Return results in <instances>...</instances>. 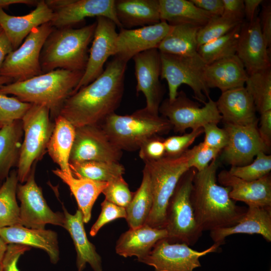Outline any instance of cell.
Here are the masks:
<instances>
[{"label": "cell", "instance_id": "obj_48", "mask_svg": "<svg viewBox=\"0 0 271 271\" xmlns=\"http://www.w3.org/2000/svg\"><path fill=\"white\" fill-rule=\"evenodd\" d=\"M165 153L164 140L158 136L145 141L139 149V157L144 162L160 159Z\"/></svg>", "mask_w": 271, "mask_h": 271}, {"label": "cell", "instance_id": "obj_34", "mask_svg": "<svg viewBox=\"0 0 271 271\" xmlns=\"http://www.w3.org/2000/svg\"><path fill=\"white\" fill-rule=\"evenodd\" d=\"M172 26L158 48L159 52L183 56L198 54L197 33L201 27L190 24Z\"/></svg>", "mask_w": 271, "mask_h": 271}, {"label": "cell", "instance_id": "obj_7", "mask_svg": "<svg viewBox=\"0 0 271 271\" xmlns=\"http://www.w3.org/2000/svg\"><path fill=\"white\" fill-rule=\"evenodd\" d=\"M196 171L191 168L182 176L168 203L164 228L167 233L166 239L170 243L194 245L202 236L191 201Z\"/></svg>", "mask_w": 271, "mask_h": 271}, {"label": "cell", "instance_id": "obj_37", "mask_svg": "<svg viewBox=\"0 0 271 271\" xmlns=\"http://www.w3.org/2000/svg\"><path fill=\"white\" fill-rule=\"evenodd\" d=\"M69 166L74 177L106 182L122 176L125 171L119 162L86 161L70 164Z\"/></svg>", "mask_w": 271, "mask_h": 271}, {"label": "cell", "instance_id": "obj_33", "mask_svg": "<svg viewBox=\"0 0 271 271\" xmlns=\"http://www.w3.org/2000/svg\"><path fill=\"white\" fill-rule=\"evenodd\" d=\"M23 135L22 120L4 124L0 128V182L17 165Z\"/></svg>", "mask_w": 271, "mask_h": 271}, {"label": "cell", "instance_id": "obj_29", "mask_svg": "<svg viewBox=\"0 0 271 271\" xmlns=\"http://www.w3.org/2000/svg\"><path fill=\"white\" fill-rule=\"evenodd\" d=\"M115 9L122 28L142 27L161 22L159 0H117Z\"/></svg>", "mask_w": 271, "mask_h": 271}, {"label": "cell", "instance_id": "obj_22", "mask_svg": "<svg viewBox=\"0 0 271 271\" xmlns=\"http://www.w3.org/2000/svg\"><path fill=\"white\" fill-rule=\"evenodd\" d=\"M53 17L54 11L43 0L32 12L21 16L10 15L0 8V26L15 50L34 29L50 22Z\"/></svg>", "mask_w": 271, "mask_h": 271}, {"label": "cell", "instance_id": "obj_52", "mask_svg": "<svg viewBox=\"0 0 271 271\" xmlns=\"http://www.w3.org/2000/svg\"><path fill=\"white\" fill-rule=\"evenodd\" d=\"M260 114L258 132L261 140L269 149L271 145V110Z\"/></svg>", "mask_w": 271, "mask_h": 271}, {"label": "cell", "instance_id": "obj_3", "mask_svg": "<svg viewBox=\"0 0 271 271\" xmlns=\"http://www.w3.org/2000/svg\"><path fill=\"white\" fill-rule=\"evenodd\" d=\"M84 71L55 69L29 79L0 86V93L12 94L20 100L45 105L58 114L66 99L73 94ZM56 115V116H57Z\"/></svg>", "mask_w": 271, "mask_h": 271}, {"label": "cell", "instance_id": "obj_38", "mask_svg": "<svg viewBox=\"0 0 271 271\" xmlns=\"http://www.w3.org/2000/svg\"><path fill=\"white\" fill-rule=\"evenodd\" d=\"M242 24L223 36L198 47L197 53L206 65L236 55Z\"/></svg>", "mask_w": 271, "mask_h": 271}, {"label": "cell", "instance_id": "obj_35", "mask_svg": "<svg viewBox=\"0 0 271 271\" xmlns=\"http://www.w3.org/2000/svg\"><path fill=\"white\" fill-rule=\"evenodd\" d=\"M141 186L133 193L132 199L125 208V219L130 228L146 224L153 205V196L150 178L144 167Z\"/></svg>", "mask_w": 271, "mask_h": 271}, {"label": "cell", "instance_id": "obj_57", "mask_svg": "<svg viewBox=\"0 0 271 271\" xmlns=\"http://www.w3.org/2000/svg\"><path fill=\"white\" fill-rule=\"evenodd\" d=\"M8 244L0 235V263H1L7 248Z\"/></svg>", "mask_w": 271, "mask_h": 271}, {"label": "cell", "instance_id": "obj_61", "mask_svg": "<svg viewBox=\"0 0 271 271\" xmlns=\"http://www.w3.org/2000/svg\"><path fill=\"white\" fill-rule=\"evenodd\" d=\"M3 125L2 124H0V128L3 126Z\"/></svg>", "mask_w": 271, "mask_h": 271}, {"label": "cell", "instance_id": "obj_27", "mask_svg": "<svg viewBox=\"0 0 271 271\" xmlns=\"http://www.w3.org/2000/svg\"><path fill=\"white\" fill-rule=\"evenodd\" d=\"M248 74L235 55L206 65L204 78L207 87L221 92L245 86Z\"/></svg>", "mask_w": 271, "mask_h": 271}, {"label": "cell", "instance_id": "obj_18", "mask_svg": "<svg viewBox=\"0 0 271 271\" xmlns=\"http://www.w3.org/2000/svg\"><path fill=\"white\" fill-rule=\"evenodd\" d=\"M236 55L242 62L248 75L270 68V59L258 17L241 24Z\"/></svg>", "mask_w": 271, "mask_h": 271}, {"label": "cell", "instance_id": "obj_45", "mask_svg": "<svg viewBox=\"0 0 271 271\" xmlns=\"http://www.w3.org/2000/svg\"><path fill=\"white\" fill-rule=\"evenodd\" d=\"M188 151L190 167L197 172L205 169L213 160L217 158L221 152L206 146L203 142L188 150Z\"/></svg>", "mask_w": 271, "mask_h": 271}, {"label": "cell", "instance_id": "obj_25", "mask_svg": "<svg viewBox=\"0 0 271 271\" xmlns=\"http://www.w3.org/2000/svg\"><path fill=\"white\" fill-rule=\"evenodd\" d=\"M0 235L7 244H19L44 250L53 264L59 259L58 236L54 231L29 228L17 224L0 228Z\"/></svg>", "mask_w": 271, "mask_h": 271}, {"label": "cell", "instance_id": "obj_55", "mask_svg": "<svg viewBox=\"0 0 271 271\" xmlns=\"http://www.w3.org/2000/svg\"><path fill=\"white\" fill-rule=\"evenodd\" d=\"M262 0H245L244 2V18L246 22H251L256 18L255 13L258 7L261 4Z\"/></svg>", "mask_w": 271, "mask_h": 271}, {"label": "cell", "instance_id": "obj_30", "mask_svg": "<svg viewBox=\"0 0 271 271\" xmlns=\"http://www.w3.org/2000/svg\"><path fill=\"white\" fill-rule=\"evenodd\" d=\"M52 172L69 187L76 199L79 209L82 213L84 222L88 223L91 219L93 206L107 186L108 182L76 177L59 168Z\"/></svg>", "mask_w": 271, "mask_h": 271}, {"label": "cell", "instance_id": "obj_46", "mask_svg": "<svg viewBox=\"0 0 271 271\" xmlns=\"http://www.w3.org/2000/svg\"><path fill=\"white\" fill-rule=\"evenodd\" d=\"M101 206L100 214L89 232L92 237L95 236L101 228L107 223L118 218L126 217V210L124 207L117 206L105 199L101 203Z\"/></svg>", "mask_w": 271, "mask_h": 271}, {"label": "cell", "instance_id": "obj_49", "mask_svg": "<svg viewBox=\"0 0 271 271\" xmlns=\"http://www.w3.org/2000/svg\"><path fill=\"white\" fill-rule=\"evenodd\" d=\"M30 249V246L19 244H8L1 262L2 271H20L18 262L20 256Z\"/></svg>", "mask_w": 271, "mask_h": 271}, {"label": "cell", "instance_id": "obj_32", "mask_svg": "<svg viewBox=\"0 0 271 271\" xmlns=\"http://www.w3.org/2000/svg\"><path fill=\"white\" fill-rule=\"evenodd\" d=\"M161 21L171 26L190 24L200 27L213 17L190 0H159Z\"/></svg>", "mask_w": 271, "mask_h": 271}, {"label": "cell", "instance_id": "obj_43", "mask_svg": "<svg viewBox=\"0 0 271 271\" xmlns=\"http://www.w3.org/2000/svg\"><path fill=\"white\" fill-rule=\"evenodd\" d=\"M102 193L105 200L125 208L129 205L133 195L122 176L108 182Z\"/></svg>", "mask_w": 271, "mask_h": 271}, {"label": "cell", "instance_id": "obj_16", "mask_svg": "<svg viewBox=\"0 0 271 271\" xmlns=\"http://www.w3.org/2000/svg\"><path fill=\"white\" fill-rule=\"evenodd\" d=\"M96 25L86 68L74 92L97 79L103 72L108 58L115 54L116 25L103 17L96 18Z\"/></svg>", "mask_w": 271, "mask_h": 271}, {"label": "cell", "instance_id": "obj_58", "mask_svg": "<svg viewBox=\"0 0 271 271\" xmlns=\"http://www.w3.org/2000/svg\"><path fill=\"white\" fill-rule=\"evenodd\" d=\"M14 82V80L7 77L0 76V86Z\"/></svg>", "mask_w": 271, "mask_h": 271}, {"label": "cell", "instance_id": "obj_2", "mask_svg": "<svg viewBox=\"0 0 271 271\" xmlns=\"http://www.w3.org/2000/svg\"><path fill=\"white\" fill-rule=\"evenodd\" d=\"M218 165L216 158L205 169L196 171L193 179L191 201L196 221L202 231L233 226L247 210L230 198L229 187L217 184Z\"/></svg>", "mask_w": 271, "mask_h": 271}, {"label": "cell", "instance_id": "obj_62", "mask_svg": "<svg viewBox=\"0 0 271 271\" xmlns=\"http://www.w3.org/2000/svg\"><path fill=\"white\" fill-rule=\"evenodd\" d=\"M1 185H2V184H1V182H0V187H1Z\"/></svg>", "mask_w": 271, "mask_h": 271}, {"label": "cell", "instance_id": "obj_31", "mask_svg": "<svg viewBox=\"0 0 271 271\" xmlns=\"http://www.w3.org/2000/svg\"><path fill=\"white\" fill-rule=\"evenodd\" d=\"M75 134V127L67 119L57 115L49 141L47 151L50 157L63 172L72 175L69 159Z\"/></svg>", "mask_w": 271, "mask_h": 271}, {"label": "cell", "instance_id": "obj_17", "mask_svg": "<svg viewBox=\"0 0 271 271\" xmlns=\"http://www.w3.org/2000/svg\"><path fill=\"white\" fill-rule=\"evenodd\" d=\"M132 59L134 64L137 94L143 93L146 100L145 108L151 113L159 115L163 95L160 81V53L158 49H153L138 54Z\"/></svg>", "mask_w": 271, "mask_h": 271}, {"label": "cell", "instance_id": "obj_56", "mask_svg": "<svg viewBox=\"0 0 271 271\" xmlns=\"http://www.w3.org/2000/svg\"><path fill=\"white\" fill-rule=\"evenodd\" d=\"M35 1L32 0H0V8H3L11 5L24 4H33Z\"/></svg>", "mask_w": 271, "mask_h": 271}, {"label": "cell", "instance_id": "obj_1", "mask_svg": "<svg viewBox=\"0 0 271 271\" xmlns=\"http://www.w3.org/2000/svg\"><path fill=\"white\" fill-rule=\"evenodd\" d=\"M127 62L114 56L97 79L66 99L58 115L75 128L101 124L120 105Z\"/></svg>", "mask_w": 271, "mask_h": 271}, {"label": "cell", "instance_id": "obj_24", "mask_svg": "<svg viewBox=\"0 0 271 271\" xmlns=\"http://www.w3.org/2000/svg\"><path fill=\"white\" fill-rule=\"evenodd\" d=\"M214 242L220 246L225 238L235 234H257L271 241V207H248L245 213L235 225L210 231Z\"/></svg>", "mask_w": 271, "mask_h": 271}, {"label": "cell", "instance_id": "obj_8", "mask_svg": "<svg viewBox=\"0 0 271 271\" xmlns=\"http://www.w3.org/2000/svg\"><path fill=\"white\" fill-rule=\"evenodd\" d=\"M50 113L46 105L33 104L22 119L24 139L17 171L21 183L26 181L33 167L47 151L54 127Z\"/></svg>", "mask_w": 271, "mask_h": 271}, {"label": "cell", "instance_id": "obj_15", "mask_svg": "<svg viewBox=\"0 0 271 271\" xmlns=\"http://www.w3.org/2000/svg\"><path fill=\"white\" fill-rule=\"evenodd\" d=\"M257 123L238 125L225 123L228 140L222 150V159L231 166H242L251 163L260 152L266 153L269 149L258 132Z\"/></svg>", "mask_w": 271, "mask_h": 271}, {"label": "cell", "instance_id": "obj_60", "mask_svg": "<svg viewBox=\"0 0 271 271\" xmlns=\"http://www.w3.org/2000/svg\"><path fill=\"white\" fill-rule=\"evenodd\" d=\"M2 31H3V30H2V28H1V27L0 26V32H2Z\"/></svg>", "mask_w": 271, "mask_h": 271}, {"label": "cell", "instance_id": "obj_6", "mask_svg": "<svg viewBox=\"0 0 271 271\" xmlns=\"http://www.w3.org/2000/svg\"><path fill=\"white\" fill-rule=\"evenodd\" d=\"M188 150L177 157L144 162L151 181L153 205L146 224L164 228L167 207L182 176L191 169Z\"/></svg>", "mask_w": 271, "mask_h": 271}, {"label": "cell", "instance_id": "obj_54", "mask_svg": "<svg viewBox=\"0 0 271 271\" xmlns=\"http://www.w3.org/2000/svg\"><path fill=\"white\" fill-rule=\"evenodd\" d=\"M13 50L10 41L2 31L0 32V70L6 57Z\"/></svg>", "mask_w": 271, "mask_h": 271}, {"label": "cell", "instance_id": "obj_19", "mask_svg": "<svg viewBox=\"0 0 271 271\" xmlns=\"http://www.w3.org/2000/svg\"><path fill=\"white\" fill-rule=\"evenodd\" d=\"M172 27L161 21L134 29H120L116 38L115 56L128 62L138 54L158 49Z\"/></svg>", "mask_w": 271, "mask_h": 271}, {"label": "cell", "instance_id": "obj_23", "mask_svg": "<svg viewBox=\"0 0 271 271\" xmlns=\"http://www.w3.org/2000/svg\"><path fill=\"white\" fill-rule=\"evenodd\" d=\"M216 103L224 123L247 125L258 122L253 100L245 86L222 92Z\"/></svg>", "mask_w": 271, "mask_h": 271}, {"label": "cell", "instance_id": "obj_50", "mask_svg": "<svg viewBox=\"0 0 271 271\" xmlns=\"http://www.w3.org/2000/svg\"><path fill=\"white\" fill-rule=\"evenodd\" d=\"M262 8L259 18L262 35L267 48L271 47V3L262 1Z\"/></svg>", "mask_w": 271, "mask_h": 271}, {"label": "cell", "instance_id": "obj_21", "mask_svg": "<svg viewBox=\"0 0 271 271\" xmlns=\"http://www.w3.org/2000/svg\"><path fill=\"white\" fill-rule=\"evenodd\" d=\"M217 180L223 186L229 187L230 198L245 203L248 207H271V177L268 174L255 181H246L221 171Z\"/></svg>", "mask_w": 271, "mask_h": 271}, {"label": "cell", "instance_id": "obj_4", "mask_svg": "<svg viewBox=\"0 0 271 271\" xmlns=\"http://www.w3.org/2000/svg\"><path fill=\"white\" fill-rule=\"evenodd\" d=\"M96 23L80 28L57 29L47 39L40 63L42 72L57 69L84 71L88 61V48L92 42Z\"/></svg>", "mask_w": 271, "mask_h": 271}, {"label": "cell", "instance_id": "obj_9", "mask_svg": "<svg viewBox=\"0 0 271 271\" xmlns=\"http://www.w3.org/2000/svg\"><path fill=\"white\" fill-rule=\"evenodd\" d=\"M160 53L161 79L168 84L169 100H173L182 84L189 86L194 96L200 102L205 103L210 98L209 88L204 78L206 64L198 54L183 56Z\"/></svg>", "mask_w": 271, "mask_h": 271}, {"label": "cell", "instance_id": "obj_28", "mask_svg": "<svg viewBox=\"0 0 271 271\" xmlns=\"http://www.w3.org/2000/svg\"><path fill=\"white\" fill-rule=\"evenodd\" d=\"M167 237L165 228L144 224L123 233L116 242L115 251L123 257L136 256L138 259L147 255L159 240Z\"/></svg>", "mask_w": 271, "mask_h": 271}, {"label": "cell", "instance_id": "obj_53", "mask_svg": "<svg viewBox=\"0 0 271 271\" xmlns=\"http://www.w3.org/2000/svg\"><path fill=\"white\" fill-rule=\"evenodd\" d=\"M196 7L213 16H221L223 14L222 0H190Z\"/></svg>", "mask_w": 271, "mask_h": 271}, {"label": "cell", "instance_id": "obj_59", "mask_svg": "<svg viewBox=\"0 0 271 271\" xmlns=\"http://www.w3.org/2000/svg\"><path fill=\"white\" fill-rule=\"evenodd\" d=\"M0 271H2V268L1 263H0Z\"/></svg>", "mask_w": 271, "mask_h": 271}, {"label": "cell", "instance_id": "obj_40", "mask_svg": "<svg viewBox=\"0 0 271 271\" xmlns=\"http://www.w3.org/2000/svg\"><path fill=\"white\" fill-rule=\"evenodd\" d=\"M243 22L222 16H213L198 32V47L223 36Z\"/></svg>", "mask_w": 271, "mask_h": 271}, {"label": "cell", "instance_id": "obj_11", "mask_svg": "<svg viewBox=\"0 0 271 271\" xmlns=\"http://www.w3.org/2000/svg\"><path fill=\"white\" fill-rule=\"evenodd\" d=\"M162 116L168 120L175 131L183 132L203 127L209 123L217 124L222 120L216 103L210 97L203 107L187 97L183 91L178 92L173 100L165 99L159 109Z\"/></svg>", "mask_w": 271, "mask_h": 271}, {"label": "cell", "instance_id": "obj_42", "mask_svg": "<svg viewBox=\"0 0 271 271\" xmlns=\"http://www.w3.org/2000/svg\"><path fill=\"white\" fill-rule=\"evenodd\" d=\"M32 104L0 93V124L22 120Z\"/></svg>", "mask_w": 271, "mask_h": 271}, {"label": "cell", "instance_id": "obj_20", "mask_svg": "<svg viewBox=\"0 0 271 271\" xmlns=\"http://www.w3.org/2000/svg\"><path fill=\"white\" fill-rule=\"evenodd\" d=\"M94 17L107 18L117 27L122 28L116 16L115 0H70L67 5L54 11L50 23L53 27L59 29Z\"/></svg>", "mask_w": 271, "mask_h": 271}, {"label": "cell", "instance_id": "obj_36", "mask_svg": "<svg viewBox=\"0 0 271 271\" xmlns=\"http://www.w3.org/2000/svg\"><path fill=\"white\" fill-rule=\"evenodd\" d=\"M18 182L17 172L13 170L0 187V228L21 225L16 199Z\"/></svg>", "mask_w": 271, "mask_h": 271}, {"label": "cell", "instance_id": "obj_51", "mask_svg": "<svg viewBox=\"0 0 271 271\" xmlns=\"http://www.w3.org/2000/svg\"><path fill=\"white\" fill-rule=\"evenodd\" d=\"M223 11L222 16L244 21V2L242 0H222Z\"/></svg>", "mask_w": 271, "mask_h": 271}, {"label": "cell", "instance_id": "obj_26", "mask_svg": "<svg viewBox=\"0 0 271 271\" xmlns=\"http://www.w3.org/2000/svg\"><path fill=\"white\" fill-rule=\"evenodd\" d=\"M64 227L70 234L77 252V271H83L88 263L94 271H102L101 258L86 235L83 215L80 210L70 214L63 207Z\"/></svg>", "mask_w": 271, "mask_h": 271}, {"label": "cell", "instance_id": "obj_5", "mask_svg": "<svg viewBox=\"0 0 271 271\" xmlns=\"http://www.w3.org/2000/svg\"><path fill=\"white\" fill-rule=\"evenodd\" d=\"M100 124L118 148L128 151L139 150L148 139L172 128L167 119L151 113L145 107L128 115L112 113Z\"/></svg>", "mask_w": 271, "mask_h": 271}, {"label": "cell", "instance_id": "obj_10", "mask_svg": "<svg viewBox=\"0 0 271 271\" xmlns=\"http://www.w3.org/2000/svg\"><path fill=\"white\" fill-rule=\"evenodd\" d=\"M53 30L50 22L34 29L22 44L6 57L0 70V76L19 82L42 74V50Z\"/></svg>", "mask_w": 271, "mask_h": 271}, {"label": "cell", "instance_id": "obj_47", "mask_svg": "<svg viewBox=\"0 0 271 271\" xmlns=\"http://www.w3.org/2000/svg\"><path fill=\"white\" fill-rule=\"evenodd\" d=\"M205 134L203 143L206 146L221 151L227 145L228 134L224 128H221L217 124L209 123L203 126Z\"/></svg>", "mask_w": 271, "mask_h": 271}, {"label": "cell", "instance_id": "obj_14", "mask_svg": "<svg viewBox=\"0 0 271 271\" xmlns=\"http://www.w3.org/2000/svg\"><path fill=\"white\" fill-rule=\"evenodd\" d=\"M122 151L109 138L100 124L75 128L69 164L86 161L118 162Z\"/></svg>", "mask_w": 271, "mask_h": 271}, {"label": "cell", "instance_id": "obj_13", "mask_svg": "<svg viewBox=\"0 0 271 271\" xmlns=\"http://www.w3.org/2000/svg\"><path fill=\"white\" fill-rule=\"evenodd\" d=\"M35 165L24 184L18 185L17 196L21 204L20 218L22 225L44 229L48 224L63 226L64 214L54 212L48 206L41 188L35 179Z\"/></svg>", "mask_w": 271, "mask_h": 271}, {"label": "cell", "instance_id": "obj_39", "mask_svg": "<svg viewBox=\"0 0 271 271\" xmlns=\"http://www.w3.org/2000/svg\"><path fill=\"white\" fill-rule=\"evenodd\" d=\"M244 86L253 100L256 111L261 113L271 110L270 68L248 75Z\"/></svg>", "mask_w": 271, "mask_h": 271}, {"label": "cell", "instance_id": "obj_41", "mask_svg": "<svg viewBox=\"0 0 271 271\" xmlns=\"http://www.w3.org/2000/svg\"><path fill=\"white\" fill-rule=\"evenodd\" d=\"M250 163L242 166H231L229 173L246 181L258 180L269 174L271 170V156L264 152L257 154Z\"/></svg>", "mask_w": 271, "mask_h": 271}, {"label": "cell", "instance_id": "obj_44", "mask_svg": "<svg viewBox=\"0 0 271 271\" xmlns=\"http://www.w3.org/2000/svg\"><path fill=\"white\" fill-rule=\"evenodd\" d=\"M203 133L202 127L193 129L183 135L170 137L164 140L165 156L177 157L183 154L196 139Z\"/></svg>", "mask_w": 271, "mask_h": 271}, {"label": "cell", "instance_id": "obj_12", "mask_svg": "<svg viewBox=\"0 0 271 271\" xmlns=\"http://www.w3.org/2000/svg\"><path fill=\"white\" fill-rule=\"evenodd\" d=\"M220 245L214 243L207 249L198 251L185 243H170L166 238L159 240L139 262L152 266L155 271H193L201 266L199 258L217 252Z\"/></svg>", "mask_w": 271, "mask_h": 271}]
</instances>
